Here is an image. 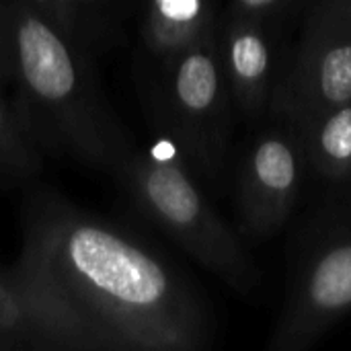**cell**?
<instances>
[{
	"label": "cell",
	"instance_id": "cell-1",
	"mask_svg": "<svg viewBox=\"0 0 351 351\" xmlns=\"http://www.w3.org/2000/svg\"><path fill=\"white\" fill-rule=\"evenodd\" d=\"M8 286L19 341L43 350L199 351L214 315L160 251L56 195L35 197Z\"/></svg>",
	"mask_w": 351,
	"mask_h": 351
},
{
	"label": "cell",
	"instance_id": "cell-2",
	"mask_svg": "<svg viewBox=\"0 0 351 351\" xmlns=\"http://www.w3.org/2000/svg\"><path fill=\"white\" fill-rule=\"evenodd\" d=\"M0 51L16 80L19 113L37 146L113 169L130 146L76 41L49 25L29 0H8L0 4Z\"/></svg>",
	"mask_w": 351,
	"mask_h": 351
},
{
	"label": "cell",
	"instance_id": "cell-3",
	"mask_svg": "<svg viewBox=\"0 0 351 351\" xmlns=\"http://www.w3.org/2000/svg\"><path fill=\"white\" fill-rule=\"evenodd\" d=\"M140 212L210 274L249 296L261 271L239 237L195 183L177 142L162 130L146 148H128L113 167Z\"/></svg>",
	"mask_w": 351,
	"mask_h": 351
},
{
	"label": "cell",
	"instance_id": "cell-4",
	"mask_svg": "<svg viewBox=\"0 0 351 351\" xmlns=\"http://www.w3.org/2000/svg\"><path fill=\"white\" fill-rule=\"evenodd\" d=\"M292 253L269 351L311 350L351 317V187H329Z\"/></svg>",
	"mask_w": 351,
	"mask_h": 351
},
{
	"label": "cell",
	"instance_id": "cell-5",
	"mask_svg": "<svg viewBox=\"0 0 351 351\" xmlns=\"http://www.w3.org/2000/svg\"><path fill=\"white\" fill-rule=\"evenodd\" d=\"M162 62V130L195 173L214 179L226 162L234 107L220 60L218 25Z\"/></svg>",
	"mask_w": 351,
	"mask_h": 351
},
{
	"label": "cell",
	"instance_id": "cell-6",
	"mask_svg": "<svg viewBox=\"0 0 351 351\" xmlns=\"http://www.w3.org/2000/svg\"><path fill=\"white\" fill-rule=\"evenodd\" d=\"M351 101V0H313L282 62L269 113L298 125Z\"/></svg>",
	"mask_w": 351,
	"mask_h": 351
},
{
	"label": "cell",
	"instance_id": "cell-7",
	"mask_svg": "<svg viewBox=\"0 0 351 351\" xmlns=\"http://www.w3.org/2000/svg\"><path fill=\"white\" fill-rule=\"evenodd\" d=\"M306 173V156L290 123L282 121L251 142L237 177V216L243 241L265 243L286 226Z\"/></svg>",
	"mask_w": 351,
	"mask_h": 351
},
{
	"label": "cell",
	"instance_id": "cell-8",
	"mask_svg": "<svg viewBox=\"0 0 351 351\" xmlns=\"http://www.w3.org/2000/svg\"><path fill=\"white\" fill-rule=\"evenodd\" d=\"M276 29L271 21L232 8L218 23V49L232 103L249 119L269 113L282 66Z\"/></svg>",
	"mask_w": 351,
	"mask_h": 351
},
{
	"label": "cell",
	"instance_id": "cell-9",
	"mask_svg": "<svg viewBox=\"0 0 351 351\" xmlns=\"http://www.w3.org/2000/svg\"><path fill=\"white\" fill-rule=\"evenodd\" d=\"M292 128L300 138L308 171L329 185L351 187V101Z\"/></svg>",
	"mask_w": 351,
	"mask_h": 351
},
{
	"label": "cell",
	"instance_id": "cell-10",
	"mask_svg": "<svg viewBox=\"0 0 351 351\" xmlns=\"http://www.w3.org/2000/svg\"><path fill=\"white\" fill-rule=\"evenodd\" d=\"M212 0H146L144 39L160 58H169L216 29Z\"/></svg>",
	"mask_w": 351,
	"mask_h": 351
},
{
	"label": "cell",
	"instance_id": "cell-11",
	"mask_svg": "<svg viewBox=\"0 0 351 351\" xmlns=\"http://www.w3.org/2000/svg\"><path fill=\"white\" fill-rule=\"evenodd\" d=\"M39 167L37 142L29 134L19 109H12L0 93V177H31Z\"/></svg>",
	"mask_w": 351,
	"mask_h": 351
},
{
	"label": "cell",
	"instance_id": "cell-12",
	"mask_svg": "<svg viewBox=\"0 0 351 351\" xmlns=\"http://www.w3.org/2000/svg\"><path fill=\"white\" fill-rule=\"evenodd\" d=\"M29 4L72 41L82 31L90 8H95L90 0H29Z\"/></svg>",
	"mask_w": 351,
	"mask_h": 351
},
{
	"label": "cell",
	"instance_id": "cell-13",
	"mask_svg": "<svg viewBox=\"0 0 351 351\" xmlns=\"http://www.w3.org/2000/svg\"><path fill=\"white\" fill-rule=\"evenodd\" d=\"M304 0H230V8L245 12V14H255L265 21H271L280 25L284 19H288Z\"/></svg>",
	"mask_w": 351,
	"mask_h": 351
},
{
	"label": "cell",
	"instance_id": "cell-14",
	"mask_svg": "<svg viewBox=\"0 0 351 351\" xmlns=\"http://www.w3.org/2000/svg\"><path fill=\"white\" fill-rule=\"evenodd\" d=\"M16 331H19V304L8 286V280L0 276V333L14 335L19 339Z\"/></svg>",
	"mask_w": 351,
	"mask_h": 351
},
{
	"label": "cell",
	"instance_id": "cell-15",
	"mask_svg": "<svg viewBox=\"0 0 351 351\" xmlns=\"http://www.w3.org/2000/svg\"><path fill=\"white\" fill-rule=\"evenodd\" d=\"M21 341L14 337V335H4V333H0V351L4 350H10V348H14V346H19Z\"/></svg>",
	"mask_w": 351,
	"mask_h": 351
},
{
	"label": "cell",
	"instance_id": "cell-16",
	"mask_svg": "<svg viewBox=\"0 0 351 351\" xmlns=\"http://www.w3.org/2000/svg\"><path fill=\"white\" fill-rule=\"evenodd\" d=\"M90 2H93V4H97V0H90Z\"/></svg>",
	"mask_w": 351,
	"mask_h": 351
}]
</instances>
